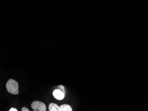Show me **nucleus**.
<instances>
[{"label": "nucleus", "mask_w": 148, "mask_h": 111, "mask_svg": "<svg viewBox=\"0 0 148 111\" xmlns=\"http://www.w3.org/2000/svg\"><path fill=\"white\" fill-rule=\"evenodd\" d=\"M6 88L9 93L13 95H17L19 93V86L18 82L13 79H10L6 83Z\"/></svg>", "instance_id": "obj_1"}, {"label": "nucleus", "mask_w": 148, "mask_h": 111, "mask_svg": "<svg viewBox=\"0 0 148 111\" xmlns=\"http://www.w3.org/2000/svg\"><path fill=\"white\" fill-rule=\"evenodd\" d=\"M49 111H72L71 107L68 104H64L61 105L60 107L55 103L50 104L49 106Z\"/></svg>", "instance_id": "obj_2"}, {"label": "nucleus", "mask_w": 148, "mask_h": 111, "mask_svg": "<svg viewBox=\"0 0 148 111\" xmlns=\"http://www.w3.org/2000/svg\"><path fill=\"white\" fill-rule=\"evenodd\" d=\"M31 107L34 111H46V106L44 103L39 101H34L32 103Z\"/></svg>", "instance_id": "obj_3"}, {"label": "nucleus", "mask_w": 148, "mask_h": 111, "mask_svg": "<svg viewBox=\"0 0 148 111\" xmlns=\"http://www.w3.org/2000/svg\"><path fill=\"white\" fill-rule=\"evenodd\" d=\"M65 95L64 93L59 89H56L53 92V96L57 100H63L64 98Z\"/></svg>", "instance_id": "obj_4"}, {"label": "nucleus", "mask_w": 148, "mask_h": 111, "mask_svg": "<svg viewBox=\"0 0 148 111\" xmlns=\"http://www.w3.org/2000/svg\"><path fill=\"white\" fill-rule=\"evenodd\" d=\"M58 89H60V90H61L62 92L64 93L65 94L66 93V91L64 89V86L62 85H60L58 87Z\"/></svg>", "instance_id": "obj_5"}, {"label": "nucleus", "mask_w": 148, "mask_h": 111, "mask_svg": "<svg viewBox=\"0 0 148 111\" xmlns=\"http://www.w3.org/2000/svg\"><path fill=\"white\" fill-rule=\"evenodd\" d=\"M21 111H29V110L28 109V108H27L26 107H24L22 108H21Z\"/></svg>", "instance_id": "obj_6"}, {"label": "nucleus", "mask_w": 148, "mask_h": 111, "mask_svg": "<svg viewBox=\"0 0 148 111\" xmlns=\"http://www.w3.org/2000/svg\"><path fill=\"white\" fill-rule=\"evenodd\" d=\"M10 111H17L18 110H17L16 109H15V108H11L10 109V110H9Z\"/></svg>", "instance_id": "obj_7"}]
</instances>
